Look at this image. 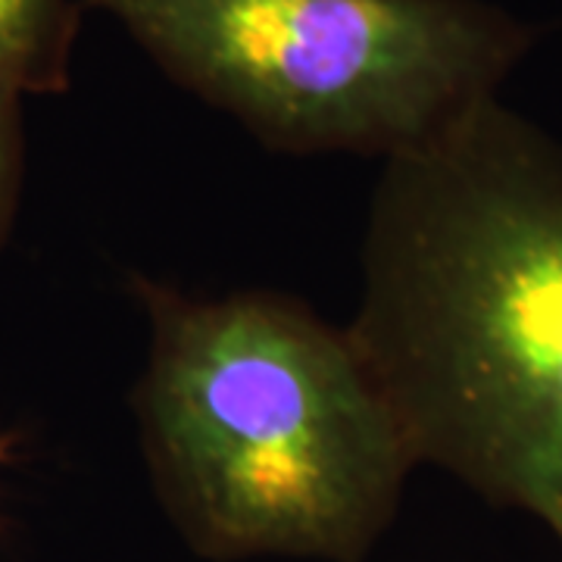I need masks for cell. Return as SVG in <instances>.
<instances>
[{"label":"cell","mask_w":562,"mask_h":562,"mask_svg":"<svg viewBox=\"0 0 562 562\" xmlns=\"http://www.w3.org/2000/svg\"><path fill=\"white\" fill-rule=\"evenodd\" d=\"M419 465L562 543V147L497 98L384 160L347 325Z\"/></svg>","instance_id":"6da1fadb"},{"label":"cell","mask_w":562,"mask_h":562,"mask_svg":"<svg viewBox=\"0 0 562 562\" xmlns=\"http://www.w3.org/2000/svg\"><path fill=\"white\" fill-rule=\"evenodd\" d=\"M132 406L162 513L210 562H366L419 465L350 328L301 301L135 276Z\"/></svg>","instance_id":"7a4b0ae2"},{"label":"cell","mask_w":562,"mask_h":562,"mask_svg":"<svg viewBox=\"0 0 562 562\" xmlns=\"http://www.w3.org/2000/svg\"><path fill=\"white\" fill-rule=\"evenodd\" d=\"M188 94L269 150L401 157L535 47L491 0H88Z\"/></svg>","instance_id":"3957f363"},{"label":"cell","mask_w":562,"mask_h":562,"mask_svg":"<svg viewBox=\"0 0 562 562\" xmlns=\"http://www.w3.org/2000/svg\"><path fill=\"white\" fill-rule=\"evenodd\" d=\"M79 25L76 0H0V88L25 98L69 91Z\"/></svg>","instance_id":"277c9868"},{"label":"cell","mask_w":562,"mask_h":562,"mask_svg":"<svg viewBox=\"0 0 562 562\" xmlns=\"http://www.w3.org/2000/svg\"><path fill=\"white\" fill-rule=\"evenodd\" d=\"M25 179V94L0 88V247L20 213Z\"/></svg>","instance_id":"5b68a950"},{"label":"cell","mask_w":562,"mask_h":562,"mask_svg":"<svg viewBox=\"0 0 562 562\" xmlns=\"http://www.w3.org/2000/svg\"><path fill=\"white\" fill-rule=\"evenodd\" d=\"M7 457H10V441H7V438H0V469H3Z\"/></svg>","instance_id":"8992f818"}]
</instances>
